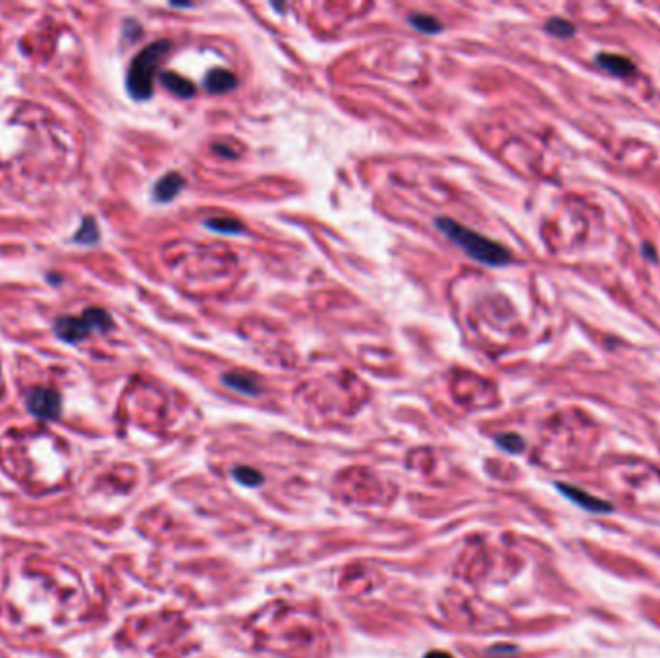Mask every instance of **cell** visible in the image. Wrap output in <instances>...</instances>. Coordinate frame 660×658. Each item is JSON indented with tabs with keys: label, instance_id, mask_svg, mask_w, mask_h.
I'll return each instance as SVG.
<instances>
[{
	"label": "cell",
	"instance_id": "19",
	"mask_svg": "<svg viewBox=\"0 0 660 658\" xmlns=\"http://www.w3.org/2000/svg\"><path fill=\"white\" fill-rule=\"evenodd\" d=\"M425 658H454L448 652H444V650H431V652H427V657Z\"/></svg>",
	"mask_w": 660,
	"mask_h": 658
},
{
	"label": "cell",
	"instance_id": "15",
	"mask_svg": "<svg viewBox=\"0 0 660 658\" xmlns=\"http://www.w3.org/2000/svg\"><path fill=\"white\" fill-rule=\"evenodd\" d=\"M497 444L506 452H510V454H522L523 450H525V440L520 437V434H515V432H504V434H498Z\"/></svg>",
	"mask_w": 660,
	"mask_h": 658
},
{
	"label": "cell",
	"instance_id": "4",
	"mask_svg": "<svg viewBox=\"0 0 660 658\" xmlns=\"http://www.w3.org/2000/svg\"><path fill=\"white\" fill-rule=\"evenodd\" d=\"M556 490L564 496V498H568L571 504H575L581 510H585L589 513H610L614 512V506L608 502V500H603V498H596V496L589 495L585 490H581V488L573 487V485H566V483H555Z\"/></svg>",
	"mask_w": 660,
	"mask_h": 658
},
{
	"label": "cell",
	"instance_id": "17",
	"mask_svg": "<svg viewBox=\"0 0 660 658\" xmlns=\"http://www.w3.org/2000/svg\"><path fill=\"white\" fill-rule=\"evenodd\" d=\"M545 29L550 35H555V37H560V39H566V37H571L573 35V25L570 22H566V20H560V17H552V20H548L545 25Z\"/></svg>",
	"mask_w": 660,
	"mask_h": 658
},
{
	"label": "cell",
	"instance_id": "5",
	"mask_svg": "<svg viewBox=\"0 0 660 658\" xmlns=\"http://www.w3.org/2000/svg\"><path fill=\"white\" fill-rule=\"evenodd\" d=\"M54 334H57L60 340H64L66 344H80L87 336L89 330L83 323L82 317H72V315H66L54 321Z\"/></svg>",
	"mask_w": 660,
	"mask_h": 658
},
{
	"label": "cell",
	"instance_id": "10",
	"mask_svg": "<svg viewBox=\"0 0 660 658\" xmlns=\"http://www.w3.org/2000/svg\"><path fill=\"white\" fill-rule=\"evenodd\" d=\"M596 64L604 68L606 72L614 73V75H618V78H626L629 73L636 72V66L633 62L626 57H619V54H599L596 57Z\"/></svg>",
	"mask_w": 660,
	"mask_h": 658
},
{
	"label": "cell",
	"instance_id": "21",
	"mask_svg": "<svg viewBox=\"0 0 660 658\" xmlns=\"http://www.w3.org/2000/svg\"><path fill=\"white\" fill-rule=\"evenodd\" d=\"M492 652H513V650H518V647H494V649H490Z\"/></svg>",
	"mask_w": 660,
	"mask_h": 658
},
{
	"label": "cell",
	"instance_id": "1",
	"mask_svg": "<svg viewBox=\"0 0 660 658\" xmlns=\"http://www.w3.org/2000/svg\"><path fill=\"white\" fill-rule=\"evenodd\" d=\"M434 226L440 234L448 237L452 244L460 245L471 259L479 261L489 267H504L512 261V255L504 245L492 242L483 234H477L471 228L460 224L448 217H439L434 220Z\"/></svg>",
	"mask_w": 660,
	"mask_h": 658
},
{
	"label": "cell",
	"instance_id": "9",
	"mask_svg": "<svg viewBox=\"0 0 660 658\" xmlns=\"http://www.w3.org/2000/svg\"><path fill=\"white\" fill-rule=\"evenodd\" d=\"M82 319H83V323H85V326H87L89 334H93V332L106 334L115 328V323H112L110 313H106L105 309H101V307L85 309Z\"/></svg>",
	"mask_w": 660,
	"mask_h": 658
},
{
	"label": "cell",
	"instance_id": "16",
	"mask_svg": "<svg viewBox=\"0 0 660 658\" xmlns=\"http://www.w3.org/2000/svg\"><path fill=\"white\" fill-rule=\"evenodd\" d=\"M234 477H236L237 483H242L244 487H257V485H261L263 483V475L257 469H253V467H237L234 469Z\"/></svg>",
	"mask_w": 660,
	"mask_h": 658
},
{
	"label": "cell",
	"instance_id": "3",
	"mask_svg": "<svg viewBox=\"0 0 660 658\" xmlns=\"http://www.w3.org/2000/svg\"><path fill=\"white\" fill-rule=\"evenodd\" d=\"M27 409L39 419H57L62 409L60 394L52 388H33L27 394Z\"/></svg>",
	"mask_w": 660,
	"mask_h": 658
},
{
	"label": "cell",
	"instance_id": "6",
	"mask_svg": "<svg viewBox=\"0 0 660 658\" xmlns=\"http://www.w3.org/2000/svg\"><path fill=\"white\" fill-rule=\"evenodd\" d=\"M222 382H224V386H228L230 390H236L244 396H259L263 392L259 379L249 373H242V371L222 374Z\"/></svg>",
	"mask_w": 660,
	"mask_h": 658
},
{
	"label": "cell",
	"instance_id": "14",
	"mask_svg": "<svg viewBox=\"0 0 660 658\" xmlns=\"http://www.w3.org/2000/svg\"><path fill=\"white\" fill-rule=\"evenodd\" d=\"M409 24L416 27L419 33H425V35H437L442 29V24H440L437 17L429 16V14H411L409 16Z\"/></svg>",
	"mask_w": 660,
	"mask_h": 658
},
{
	"label": "cell",
	"instance_id": "12",
	"mask_svg": "<svg viewBox=\"0 0 660 658\" xmlns=\"http://www.w3.org/2000/svg\"><path fill=\"white\" fill-rule=\"evenodd\" d=\"M98 240H101V232H98L97 220L93 217H85L80 230L73 236V242L80 245H97Z\"/></svg>",
	"mask_w": 660,
	"mask_h": 658
},
{
	"label": "cell",
	"instance_id": "18",
	"mask_svg": "<svg viewBox=\"0 0 660 658\" xmlns=\"http://www.w3.org/2000/svg\"><path fill=\"white\" fill-rule=\"evenodd\" d=\"M212 151L219 153L220 156H226V159H236L237 156L236 149H230V147L224 145V143H222V145H220V143H214V145H212Z\"/></svg>",
	"mask_w": 660,
	"mask_h": 658
},
{
	"label": "cell",
	"instance_id": "8",
	"mask_svg": "<svg viewBox=\"0 0 660 658\" xmlns=\"http://www.w3.org/2000/svg\"><path fill=\"white\" fill-rule=\"evenodd\" d=\"M237 87V78L236 73L230 72L226 68H212L211 72L207 73L205 78V89L209 93H228V91L236 89Z\"/></svg>",
	"mask_w": 660,
	"mask_h": 658
},
{
	"label": "cell",
	"instance_id": "11",
	"mask_svg": "<svg viewBox=\"0 0 660 658\" xmlns=\"http://www.w3.org/2000/svg\"><path fill=\"white\" fill-rule=\"evenodd\" d=\"M159 80L163 83V87L174 93V95H178L182 98H189L196 95V85L186 80V78H182L178 73L174 72H163L159 75Z\"/></svg>",
	"mask_w": 660,
	"mask_h": 658
},
{
	"label": "cell",
	"instance_id": "2",
	"mask_svg": "<svg viewBox=\"0 0 660 658\" xmlns=\"http://www.w3.org/2000/svg\"><path fill=\"white\" fill-rule=\"evenodd\" d=\"M170 41L151 43L131 60L128 78H126V87L131 98L147 101L153 97V82H155L163 58L170 52Z\"/></svg>",
	"mask_w": 660,
	"mask_h": 658
},
{
	"label": "cell",
	"instance_id": "13",
	"mask_svg": "<svg viewBox=\"0 0 660 658\" xmlns=\"http://www.w3.org/2000/svg\"><path fill=\"white\" fill-rule=\"evenodd\" d=\"M205 226L212 230V232H219V234H244L245 226L236 219H230V217H217V219H209L205 222Z\"/></svg>",
	"mask_w": 660,
	"mask_h": 658
},
{
	"label": "cell",
	"instance_id": "7",
	"mask_svg": "<svg viewBox=\"0 0 660 658\" xmlns=\"http://www.w3.org/2000/svg\"><path fill=\"white\" fill-rule=\"evenodd\" d=\"M186 186V180L182 178V174L178 172H168L166 176L159 180L153 187V197L159 203H168L174 197L178 196L179 191Z\"/></svg>",
	"mask_w": 660,
	"mask_h": 658
},
{
	"label": "cell",
	"instance_id": "20",
	"mask_svg": "<svg viewBox=\"0 0 660 658\" xmlns=\"http://www.w3.org/2000/svg\"><path fill=\"white\" fill-rule=\"evenodd\" d=\"M49 282L50 284H60V282H62V277H58L57 272H49Z\"/></svg>",
	"mask_w": 660,
	"mask_h": 658
}]
</instances>
